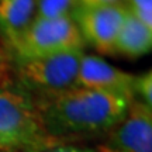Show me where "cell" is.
Wrapping results in <instances>:
<instances>
[{"label": "cell", "instance_id": "1", "mask_svg": "<svg viewBox=\"0 0 152 152\" xmlns=\"http://www.w3.org/2000/svg\"><path fill=\"white\" fill-rule=\"evenodd\" d=\"M33 96L48 135L58 144L107 135L131 103L120 93L83 87Z\"/></svg>", "mask_w": 152, "mask_h": 152}, {"label": "cell", "instance_id": "2", "mask_svg": "<svg viewBox=\"0 0 152 152\" xmlns=\"http://www.w3.org/2000/svg\"><path fill=\"white\" fill-rule=\"evenodd\" d=\"M55 145L33 94L18 85H0V152H39Z\"/></svg>", "mask_w": 152, "mask_h": 152}, {"label": "cell", "instance_id": "3", "mask_svg": "<svg viewBox=\"0 0 152 152\" xmlns=\"http://www.w3.org/2000/svg\"><path fill=\"white\" fill-rule=\"evenodd\" d=\"M85 51L48 55L39 58H16L14 73L18 86L31 94H45L76 87V77Z\"/></svg>", "mask_w": 152, "mask_h": 152}, {"label": "cell", "instance_id": "4", "mask_svg": "<svg viewBox=\"0 0 152 152\" xmlns=\"http://www.w3.org/2000/svg\"><path fill=\"white\" fill-rule=\"evenodd\" d=\"M16 58H39L83 51L85 41L75 21L65 18H34L26 34L11 45Z\"/></svg>", "mask_w": 152, "mask_h": 152}, {"label": "cell", "instance_id": "5", "mask_svg": "<svg viewBox=\"0 0 152 152\" xmlns=\"http://www.w3.org/2000/svg\"><path fill=\"white\" fill-rule=\"evenodd\" d=\"M127 13V6H89L79 4L72 20L75 21L83 41L102 54L114 55V44Z\"/></svg>", "mask_w": 152, "mask_h": 152}, {"label": "cell", "instance_id": "6", "mask_svg": "<svg viewBox=\"0 0 152 152\" xmlns=\"http://www.w3.org/2000/svg\"><path fill=\"white\" fill-rule=\"evenodd\" d=\"M97 152H152V107L131 100L127 114L114 127Z\"/></svg>", "mask_w": 152, "mask_h": 152}, {"label": "cell", "instance_id": "7", "mask_svg": "<svg viewBox=\"0 0 152 152\" xmlns=\"http://www.w3.org/2000/svg\"><path fill=\"white\" fill-rule=\"evenodd\" d=\"M134 77L135 75L121 71L97 55L83 54L76 77V87L120 93L132 100Z\"/></svg>", "mask_w": 152, "mask_h": 152}, {"label": "cell", "instance_id": "8", "mask_svg": "<svg viewBox=\"0 0 152 152\" xmlns=\"http://www.w3.org/2000/svg\"><path fill=\"white\" fill-rule=\"evenodd\" d=\"M151 49L152 28L147 27L138 17H135L127 9L114 44L115 54L127 56L130 59H138L148 55Z\"/></svg>", "mask_w": 152, "mask_h": 152}, {"label": "cell", "instance_id": "9", "mask_svg": "<svg viewBox=\"0 0 152 152\" xmlns=\"http://www.w3.org/2000/svg\"><path fill=\"white\" fill-rule=\"evenodd\" d=\"M35 18V0H0V31L10 45L26 34Z\"/></svg>", "mask_w": 152, "mask_h": 152}, {"label": "cell", "instance_id": "10", "mask_svg": "<svg viewBox=\"0 0 152 152\" xmlns=\"http://www.w3.org/2000/svg\"><path fill=\"white\" fill-rule=\"evenodd\" d=\"M77 6L79 0H35V18H72Z\"/></svg>", "mask_w": 152, "mask_h": 152}, {"label": "cell", "instance_id": "11", "mask_svg": "<svg viewBox=\"0 0 152 152\" xmlns=\"http://www.w3.org/2000/svg\"><path fill=\"white\" fill-rule=\"evenodd\" d=\"M132 100H138L148 107H152V72L135 75L132 83Z\"/></svg>", "mask_w": 152, "mask_h": 152}, {"label": "cell", "instance_id": "12", "mask_svg": "<svg viewBox=\"0 0 152 152\" xmlns=\"http://www.w3.org/2000/svg\"><path fill=\"white\" fill-rule=\"evenodd\" d=\"M125 6L147 27L152 28V0H127Z\"/></svg>", "mask_w": 152, "mask_h": 152}, {"label": "cell", "instance_id": "13", "mask_svg": "<svg viewBox=\"0 0 152 152\" xmlns=\"http://www.w3.org/2000/svg\"><path fill=\"white\" fill-rule=\"evenodd\" d=\"M39 152H97L96 148L83 147V145H75V144H59L55 147L47 148Z\"/></svg>", "mask_w": 152, "mask_h": 152}, {"label": "cell", "instance_id": "14", "mask_svg": "<svg viewBox=\"0 0 152 152\" xmlns=\"http://www.w3.org/2000/svg\"><path fill=\"white\" fill-rule=\"evenodd\" d=\"M79 4L89 6V7H97V6H117L124 4L121 0H79Z\"/></svg>", "mask_w": 152, "mask_h": 152}, {"label": "cell", "instance_id": "15", "mask_svg": "<svg viewBox=\"0 0 152 152\" xmlns=\"http://www.w3.org/2000/svg\"><path fill=\"white\" fill-rule=\"evenodd\" d=\"M121 1H123V3H124V4H125V3H127V0H121Z\"/></svg>", "mask_w": 152, "mask_h": 152}]
</instances>
